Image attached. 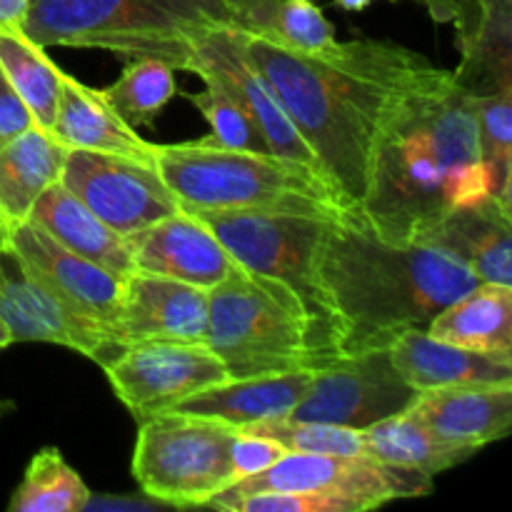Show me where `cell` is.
Masks as SVG:
<instances>
[{
  "label": "cell",
  "instance_id": "4316f807",
  "mask_svg": "<svg viewBox=\"0 0 512 512\" xmlns=\"http://www.w3.org/2000/svg\"><path fill=\"white\" fill-rule=\"evenodd\" d=\"M233 28L290 50L323 53L338 43L335 28L313 0H225Z\"/></svg>",
  "mask_w": 512,
  "mask_h": 512
},
{
  "label": "cell",
  "instance_id": "e575fe53",
  "mask_svg": "<svg viewBox=\"0 0 512 512\" xmlns=\"http://www.w3.org/2000/svg\"><path fill=\"white\" fill-rule=\"evenodd\" d=\"M230 512H363L358 500L323 493H260L235 500Z\"/></svg>",
  "mask_w": 512,
  "mask_h": 512
},
{
  "label": "cell",
  "instance_id": "30bf717a",
  "mask_svg": "<svg viewBox=\"0 0 512 512\" xmlns=\"http://www.w3.org/2000/svg\"><path fill=\"white\" fill-rule=\"evenodd\" d=\"M58 183L125 238L180 210L155 165L123 155L68 148Z\"/></svg>",
  "mask_w": 512,
  "mask_h": 512
},
{
  "label": "cell",
  "instance_id": "7c38bea8",
  "mask_svg": "<svg viewBox=\"0 0 512 512\" xmlns=\"http://www.w3.org/2000/svg\"><path fill=\"white\" fill-rule=\"evenodd\" d=\"M418 395L395 370L388 348L365 350L315 370L308 393L290 415L365 430L405 413Z\"/></svg>",
  "mask_w": 512,
  "mask_h": 512
},
{
  "label": "cell",
  "instance_id": "ba28073f",
  "mask_svg": "<svg viewBox=\"0 0 512 512\" xmlns=\"http://www.w3.org/2000/svg\"><path fill=\"white\" fill-rule=\"evenodd\" d=\"M205 345L228 378L315 370L300 320L240 268L208 290Z\"/></svg>",
  "mask_w": 512,
  "mask_h": 512
},
{
  "label": "cell",
  "instance_id": "f1b7e54d",
  "mask_svg": "<svg viewBox=\"0 0 512 512\" xmlns=\"http://www.w3.org/2000/svg\"><path fill=\"white\" fill-rule=\"evenodd\" d=\"M43 50L20 30L0 28V68L30 110L35 125L50 133L65 73Z\"/></svg>",
  "mask_w": 512,
  "mask_h": 512
},
{
  "label": "cell",
  "instance_id": "7bdbcfd3",
  "mask_svg": "<svg viewBox=\"0 0 512 512\" xmlns=\"http://www.w3.org/2000/svg\"><path fill=\"white\" fill-rule=\"evenodd\" d=\"M3 248H5V230L3 225H0V255H3Z\"/></svg>",
  "mask_w": 512,
  "mask_h": 512
},
{
  "label": "cell",
  "instance_id": "836d02e7",
  "mask_svg": "<svg viewBox=\"0 0 512 512\" xmlns=\"http://www.w3.org/2000/svg\"><path fill=\"white\" fill-rule=\"evenodd\" d=\"M243 433L263 435L283 445L288 453H315V455H365L363 435L355 428L318 420H298L293 415L260 420L243 425Z\"/></svg>",
  "mask_w": 512,
  "mask_h": 512
},
{
  "label": "cell",
  "instance_id": "8992f818",
  "mask_svg": "<svg viewBox=\"0 0 512 512\" xmlns=\"http://www.w3.org/2000/svg\"><path fill=\"white\" fill-rule=\"evenodd\" d=\"M155 170L173 190L180 208L188 213L253 210L325 220H345L355 215L315 170L275 155L220 148L205 138L158 145Z\"/></svg>",
  "mask_w": 512,
  "mask_h": 512
},
{
  "label": "cell",
  "instance_id": "484cf974",
  "mask_svg": "<svg viewBox=\"0 0 512 512\" xmlns=\"http://www.w3.org/2000/svg\"><path fill=\"white\" fill-rule=\"evenodd\" d=\"M68 148L33 125L0 148V225L3 230L28 220L45 188L60 180Z\"/></svg>",
  "mask_w": 512,
  "mask_h": 512
},
{
  "label": "cell",
  "instance_id": "d4e9b609",
  "mask_svg": "<svg viewBox=\"0 0 512 512\" xmlns=\"http://www.w3.org/2000/svg\"><path fill=\"white\" fill-rule=\"evenodd\" d=\"M425 330L443 343L512 365V285L478 283Z\"/></svg>",
  "mask_w": 512,
  "mask_h": 512
},
{
  "label": "cell",
  "instance_id": "9c48e42d",
  "mask_svg": "<svg viewBox=\"0 0 512 512\" xmlns=\"http://www.w3.org/2000/svg\"><path fill=\"white\" fill-rule=\"evenodd\" d=\"M260 493H323L358 500L373 510L390 500L433 493V478L418 470L380 463L368 455L285 453L268 470L238 480L205 508L228 510L235 500Z\"/></svg>",
  "mask_w": 512,
  "mask_h": 512
},
{
  "label": "cell",
  "instance_id": "e0dca14e",
  "mask_svg": "<svg viewBox=\"0 0 512 512\" xmlns=\"http://www.w3.org/2000/svg\"><path fill=\"white\" fill-rule=\"evenodd\" d=\"M130 248L138 273L163 275L203 290H213L238 268L213 230L183 208L130 235Z\"/></svg>",
  "mask_w": 512,
  "mask_h": 512
},
{
  "label": "cell",
  "instance_id": "b9f144b4",
  "mask_svg": "<svg viewBox=\"0 0 512 512\" xmlns=\"http://www.w3.org/2000/svg\"><path fill=\"white\" fill-rule=\"evenodd\" d=\"M10 343H13V338H10L8 328H5V323H3V320H0V350L8 348Z\"/></svg>",
  "mask_w": 512,
  "mask_h": 512
},
{
  "label": "cell",
  "instance_id": "4fadbf2b",
  "mask_svg": "<svg viewBox=\"0 0 512 512\" xmlns=\"http://www.w3.org/2000/svg\"><path fill=\"white\" fill-rule=\"evenodd\" d=\"M3 250L28 278L63 300L70 310L108 330L115 340L125 278L70 253L30 220L5 230Z\"/></svg>",
  "mask_w": 512,
  "mask_h": 512
},
{
  "label": "cell",
  "instance_id": "9a60e30c",
  "mask_svg": "<svg viewBox=\"0 0 512 512\" xmlns=\"http://www.w3.org/2000/svg\"><path fill=\"white\" fill-rule=\"evenodd\" d=\"M0 320L8 328L13 343L63 345L98 365H105L123 350L108 330L70 310L63 300L48 293L20 268L18 275H10L3 255H0Z\"/></svg>",
  "mask_w": 512,
  "mask_h": 512
},
{
  "label": "cell",
  "instance_id": "d6986e66",
  "mask_svg": "<svg viewBox=\"0 0 512 512\" xmlns=\"http://www.w3.org/2000/svg\"><path fill=\"white\" fill-rule=\"evenodd\" d=\"M408 413L448 443L483 448L512 428V385H458L420 393Z\"/></svg>",
  "mask_w": 512,
  "mask_h": 512
},
{
  "label": "cell",
  "instance_id": "2e32d148",
  "mask_svg": "<svg viewBox=\"0 0 512 512\" xmlns=\"http://www.w3.org/2000/svg\"><path fill=\"white\" fill-rule=\"evenodd\" d=\"M208 290L153 273H130L123 285L115 340L118 345L168 340L205 343Z\"/></svg>",
  "mask_w": 512,
  "mask_h": 512
},
{
  "label": "cell",
  "instance_id": "277c9868",
  "mask_svg": "<svg viewBox=\"0 0 512 512\" xmlns=\"http://www.w3.org/2000/svg\"><path fill=\"white\" fill-rule=\"evenodd\" d=\"M233 263L300 320L315 370L343 358V328L320 278V245L330 220L253 210H193Z\"/></svg>",
  "mask_w": 512,
  "mask_h": 512
},
{
  "label": "cell",
  "instance_id": "74e56055",
  "mask_svg": "<svg viewBox=\"0 0 512 512\" xmlns=\"http://www.w3.org/2000/svg\"><path fill=\"white\" fill-rule=\"evenodd\" d=\"M373 3H378V0H335V5H338L340 10H345V13H360V10H365ZM415 3L423 5L438 23L453 25H458L460 20L468 15L470 8V0H415Z\"/></svg>",
  "mask_w": 512,
  "mask_h": 512
},
{
  "label": "cell",
  "instance_id": "f35d334b",
  "mask_svg": "<svg viewBox=\"0 0 512 512\" xmlns=\"http://www.w3.org/2000/svg\"><path fill=\"white\" fill-rule=\"evenodd\" d=\"M150 508H168L160 500H120V498H93L90 495L88 503H85L83 510H105V512H115V510H150Z\"/></svg>",
  "mask_w": 512,
  "mask_h": 512
},
{
  "label": "cell",
  "instance_id": "5b68a950",
  "mask_svg": "<svg viewBox=\"0 0 512 512\" xmlns=\"http://www.w3.org/2000/svg\"><path fill=\"white\" fill-rule=\"evenodd\" d=\"M233 25L225 0H33L20 33L40 48H98L190 73L195 45Z\"/></svg>",
  "mask_w": 512,
  "mask_h": 512
},
{
  "label": "cell",
  "instance_id": "6da1fadb",
  "mask_svg": "<svg viewBox=\"0 0 512 512\" xmlns=\"http://www.w3.org/2000/svg\"><path fill=\"white\" fill-rule=\"evenodd\" d=\"M488 198L473 95L453 70L423 65L385 105L358 218L388 243H413L453 208Z\"/></svg>",
  "mask_w": 512,
  "mask_h": 512
},
{
  "label": "cell",
  "instance_id": "ffe728a7",
  "mask_svg": "<svg viewBox=\"0 0 512 512\" xmlns=\"http://www.w3.org/2000/svg\"><path fill=\"white\" fill-rule=\"evenodd\" d=\"M313 373L315 370H290V373L255 375V378H228L180 400L170 410L220 420L233 428L283 418L293 413L295 405L308 393Z\"/></svg>",
  "mask_w": 512,
  "mask_h": 512
},
{
  "label": "cell",
  "instance_id": "cb8c5ba5",
  "mask_svg": "<svg viewBox=\"0 0 512 512\" xmlns=\"http://www.w3.org/2000/svg\"><path fill=\"white\" fill-rule=\"evenodd\" d=\"M455 30L463 53L455 83L470 95L512 90V0H470Z\"/></svg>",
  "mask_w": 512,
  "mask_h": 512
},
{
  "label": "cell",
  "instance_id": "d6a6232c",
  "mask_svg": "<svg viewBox=\"0 0 512 512\" xmlns=\"http://www.w3.org/2000/svg\"><path fill=\"white\" fill-rule=\"evenodd\" d=\"M480 158L490 175V198L512 210V90L473 95Z\"/></svg>",
  "mask_w": 512,
  "mask_h": 512
},
{
  "label": "cell",
  "instance_id": "603a6c76",
  "mask_svg": "<svg viewBox=\"0 0 512 512\" xmlns=\"http://www.w3.org/2000/svg\"><path fill=\"white\" fill-rule=\"evenodd\" d=\"M28 220L45 230L50 238L58 240L70 253L80 255L120 278L135 273L130 238L115 233L60 183H53L40 193V198L30 208Z\"/></svg>",
  "mask_w": 512,
  "mask_h": 512
},
{
  "label": "cell",
  "instance_id": "52a82bcc",
  "mask_svg": "<svg viewBox=\"0 0 512 512\" xmlns=\"http://www.w3.org/2000/svg\"><path fill=\"white\" fill-rule=\"evenodd\" d=\"M238 428L183 413H158L140 420L133 478L145 498L168 508H205L233 483V443Z\"/></svg>",
  "mask_w": 512,
  "mask_h": 512
},
{
  "label": "cell",
  "instance_id": "7a4b0ae2",
  "mask_svg": "<svg viewBox=\"0 0 512 512\" xmlns=\"http://www.w3.org/2000/svg\"><path fill=\"white\" fill-rule=\"evenodd\" d=\"M240 43L340 203L358 215L385 105L430 60L388 40H338L323 53L290 50L248 33H240Z\"/></svg>",
  "mask_w": 512,
  "mask_h": 512
},
{
  "label": "cell",
  "instance_id": "83f0119b",
  "mask_svg": "<svg viewBox=\"0 0 512 512\" xmlns=\"http://www.w3.org/2000/svg\"><path fill=\"white\" fill-rule=\"evenodd\" d=\"M360 435H363V453L368 458L398 465V468L418 470L430 478L465 463L478 453V448L438 438L433 430L415 420L408 410L360 430Z\"/></svg>",
  "mask_w": 512,
  "mask_h": 512
},
{
  "label": "cell",
  "instance_id": "4dcf8cb0",
  "mask_svg": "<svg viewBox=\"0 0 512 512\" xmlns=\"http://www.w3.org/2000/svg\"><path fill=\"white\" fill-rule=\"evenodd\" d=\"M178 93L173 65L155 58H135L125 65L123 75L103 90L115 113L130 125L143 128L163 113L165 105Z\"/></svg>",
  "mask_w": 512,
  "mask_h": 512
},
{
  "label": "cell",
  "instance_id": "f546056e",
  "mask_svg": "<svg viewBox=\"0 0 512 512\" xmlns=\"http://www.w3.org/2000/svg\"><path fill=\"white\" fill-rule=\"evenodd\" d=\"M88 485L68 465L58 448H43L25 468L10 498V512H83Z\"/></svg>",
  "mask_w": 512,
  "mask_h": 512
},
{
  "label": "cell",
  "instance_id": "8fae6325",
  "mask_svg": "<svg viewBox=\"0 0 512 512\" xmlns=\"http://www.w3.org/2000/svg\"><path fill=\"white\" fill-rule=\"evenodd\" d=\"M103 370L113 393L138 423L228 380V370L208 345L168 340L125 345Z\"/></svg>",
  "mask_w": 512,
  "mask_h": 512
},
{
  "label": "cell",
  "instance_id": "3957f363",
  "mask_svg": "<svg viewBox=\"0 0 512 512\" xmlns=\"http://www.w3.org/2000/svg\"><path fill=\"white\" fill-rule=\"evenodd\" d=\"M320 278L343 328V358L388 348L408 330H425L440 310L480 283L440 250L388 243L358 215L328 223Z\"/></svg>",
  "mask_w": 512,
  "mask_h": 512
},
{
  "label": "cell",
  "instance_id": "ab89813d",
  "mask_svg": "<svg viewBox=\"0 0 512 512\" xmlns=\"http://www.w3.org/2000/svg\"><path fill=\"white\" fill-rule=\"evenodd\" d=\"M33 0H0V28L20 30Z\"/></svg>",
  "mask_w": 512,
  "mask_h": 512
},
{
  "label": "cell",
  "instance_id": "d590c367",
  "mask_svg": "<svg viewBox=\"0 0 512 512\" xmlns=\"http://www.w3.org/2000/svg\"><path fill=\"white\" fill-rule=\"evenodd\" d=\"M288 450L283 448L275 440L263 438V435L243 433L238 430V438L233 443V468L238 480L250 478V475H258L263 470H268L270 465L278 463Z\"/></svg>",
  "mask_w": 512,
  "mask_h": 512
},
{
  "label": "cell",
  "instance_id": "60d3db41",
  "mask_svg": "<svg viewBox=\"0 0 512 512\" xmlns=\"http://www.w3.org/2000/svg\"><path fill=\"white\" fill-rule=\"evenodd\" d=\"M13 410H15L13 400H0V423H3V418H8Z\"/></svg>",
  "mask_w": 512,
  "mask_h": 512
},
{
  "label": "cell",
  "instance_id": "7402d4cb",
  "mask_svg": "<svg viewBox=\"0 0 512 512\" xmlns=\"http://www.w3.org/2000/svg\"><path fill=\"white\" fill-rule=\"evenodd\" d=\"M405 383L418 393L458 385H512V365L443 343L428 330H408L388 345Z\"/></svg>",
  "mask_w": 512,
  "mask_h": 512
},
{
  "label": "cell",
  "instance_id": "44dd1931",
  "mask_svg": "<svg viewBox=\"0 0 512 512\" xmlns=\"http://www.w3.org/2000/svg\"><path fill=\"white\" fill-rule=\"evenodd\" d=\"M50 135L65 148L113 153L123 158L155 165L158 145L148 143L113 110L103 90L80 83L73 75H63L58 110Z\"/></svg>",
  "mask_w": 512,
  "mask_h": 512
},
{
  "label": "cell",
  "instance_id": "8d00e7d4",
  "mask_svg": "<svg viewBox=\"0 0 512 512\" xmlns=\"http://www.w3.org/2000/svg\"><path fill=\"white\" fill-rule=\"evenodd\" d=\"M33 125V115L25 108V103L20 100V95L15 93L10 80L5 78L3 68H0V148H3L5 143H10V140L18 138V135H23L25 130H30Z\"/></svg>",
  "mask_w": 512,
  "mask_h": 512
},
{
  "label": "cell",
  "instance_id": "5bb4252c",
  "mask_svg": "<svg viewBox=\"0 0 512 512\" xmlns=\"http://www.w3.org/2000/svg\"><path fill=\"white\" fill-rule=\"evenodd\" d=\"M198 70H210L213 75H218L235 95H238L240 103L245 105L253 120L258 123L260 133L268 140L270 153L278 155L283 160H293V163L305 165V168L320 173V165L315 160L313 150L308 148V143L303 140V135L298 133L295 123L290 120V115L285 113V108L280 105V100L275 98V93L270 90V85L265 83L263 75L258 73L250 58L245 55L243 43H240V33L233 25H223V28H215L195 45L193 53V65H190V73H198ZM325 178V175H323Z\"/></svg>",
  "mask_w": 512,
  "mask_h": 512
},
{
  "label": "cell",
  "instance_id": "1f68e13d",
  "mask_svg": "<svg viewBox=\"0 0 512 512\" xmlns=\"http://www.w3.org/2000/svg\"><path fill=\"white\" fill-rule=\"evenodd\" d=\"M195 75H200L205 83V88L200 93L190 95V103L200 110L205 120L210 125V135L205 140L220 148L230 150H245V153H258V155H273L270 153L268 140L260 133L258 123L253 120V115L245 110V105L240 103L238 95L218 78L210 70H198ZM278 158V155H275Z\"/></svg>",
  "mask_w": 512,
  "mask_h": 512
},
{
  "label": "cell",
  "instance_id": "ac0fdd59",
  "mask_svg": "<svg viewBox=\"0 0 512 512\" xmlns=\"http://www.w3.org/2000/svg\"><path fill=\"white\" fill-rule=\"evenodd\" d=\"M413 243L440 250L480 283L512 285V210L498 200L453 208Z\"/></svg>",
  "mask_w": 512,
  "mask_h": 512
}]
</instances>
